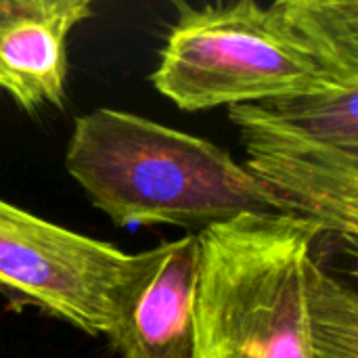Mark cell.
I'll return each mask as SVG.
<instances>
[{"mask_svg": "<svg viewBox=\"0 0 358 358\" xmlns=\"http://www.w3.org/2000/svg\"><path fill=\"white\" fill-rule=\"evenodd\" d=\"M65 168L117 227L174 224L201 233L248 214L292 216L229 151L128 111L78 117Z\"/></svg>", "mask_w": 358, "mask_h": 358, "instance_id": "2", "label": "cell"}, {"mask_svg": "<svg viewBox=\"0 0 358 358\" xmlns=\"http://www.w3.org/2000/svg\"><path fill=\"white\" fill-rule=\"evenodd\" d=\"M90 15L86 0H0V92L25 111L61 107L67 38Z\"/></svg>", "mask_w": 358, "mask_h": 358, "instance_id": "7", "label": "cell"}, {"mask_svg": "<svg viewBox=\"0 0 358 358\" xmlns=\"http://www.w3.org/2000/svg\"><path fill=\"white\" fill-rule=\"evenodd\" d=\"M358 78L315 92L235 105L229 117L245 149V170L294 218L350 248L358 235Z\"/></svg>", "mask_w": 358, "mask_h": 358, "instance_id": "4", "label": "cell"}, {"mask_svg": "<svg viewBox=\"0 0 358 358\" xmlns=\"http://www.w3.org/2000/svg\"><path fill=\"white\" fill-rule=\"evenodd\" d=\"M151 260L0 199V292L88 336L109 334Z\"/></svg>", "mask_w": 358, "mask_h": 358, "instance_id": "5", "label": "cell"}, {"mask_svg": "<svg viewBox=\"0 0 358 358\" xmlns=\"http://www.w3.org/2000/svg\"><path fill=\"white\" fill-rule=\"evenodd\" d=\"M292 216H241L197 233V358H358V298Z\"/></svg>", "mask_w": 358, "mask_h": 358, "instance_id": "1", "label": "cell"}, {"mask_svg": "<svg viewBox=\"0 0 358 358\" xmlns=\"http://www.w3.org/2000/svg\"><path fill=\"white\" fill-rule=\"evenodd\" d=\"M358 71H329L279 4H178L153 86L185 111L315 92Z\"/></svg>", "mask_w": 358, "mask_h": 358, "instance_id": "3", "label": "cell"}, {"mask_svg": "<svg viewBox=\"0 0 358 358\" xmlns=\"http://www.w3.org/2000/svg\"><path fill=\"white\" fill-rule=\"evenodd\" d=\"M197 235L153 248L147 273L107 334L122 358H197Z\"/></svg>", "mask_w": 358, "mask_h": 358, "instance_id": "6", "label": "cell"}]
</instances>
